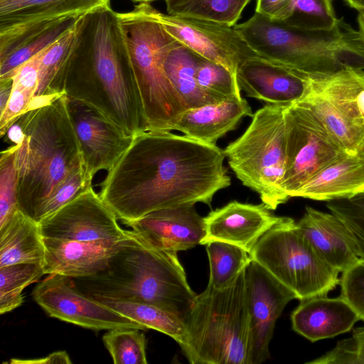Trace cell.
I'll list each match as a JSON object with an SVG mask.
<instances>
[{"label": "cell", "mask_w": 364, "mask_h": 364, "mask_svg": "<svg viewBox=\"0 0 364 364\" xmlns=\"http://www.w3.org/2000/svg\"><path fill=\"white\" fill-rule=\"evenodd\" d=\"M132 1L139 2V3H149L151 1H156V0H132Z\"/></svg>", "instance_id": "f907efd6"}, {"label": "cell", "mask_w": 364, "mask_h": 364, "mask_svg": "<svg viewBox=\"0 0 364 364\" xmlns=\"http://www.w3.org/2000/svg\"><path fill=\"white\" fill-rule=\"evenodd\" d=\"M328 209L350 232L360 259H364V191L348 198L328 201Z\"/></svg>", "instance_id": "f35d334b"}, {"label": "cell", "mask_w": 364, "mask_h": 364, "mask_svg": "<svg viewBox=\"0 0 364 364\" xmlns=\"http://www.w3.org/2000/svg\"><path fill=\"white\" fill-rule=\"evenodd\" d=\"M251 0H165L168 14L234 26Z\"/></svg>", "instance_id": "4dcf8cb0"}, {"label": "cell", "mask_w": 364, "mask_h": 364, "mask_svg": "<svg viewBox=\"0 0 364 364\" xmlns=\"http://www.w3.org/2000/svg\"><path fill=\"white\" fill-rule=\"evenodd\" d=\"M196 79L205 93L219 101L242 98L237 76L222 65L203 57L197 67Z\"/></svg>", "instance_id": "d590c367"}, {"label": "cell", "mask_w": 364, "mask_h": 364, "mask_svg": "<svg viewBox=\"0 0 364 364\" xmlns=\"http://www.w3.org/2000/svg\"><path fill=\"white\" fill-rule=\"evenodd\" d=\"M341 273V296L364 322V259Z\"/></svg>", "instance_id": "60d3db41"}, {"label": "cell", "mask_w": 364, "mask_h": 364, "mask_svg": "<svg viewBox=\"0 0 364 364\" xmlns=\"http://www.w3.org/2000/svg\"><path fill=\"white\" fill-rule=\"evenodd\" d=\"M296 224L319 257L338 272H343L359 261L350 232L331 212L307 206Z\"/></svg>", "instance_id": "44dd1931"}, {"label": "cell", "mask_w": 364, "mask_h": 364, "mask_svg": "<svg viewBox=\"0 0 364 364\" xmlns=\"http://www.w3.org/2000/svg\"><path fill=\"white\" fill-rule=\"evenodd\" d=\"M152 13L181 44L201 57L228 68L237 76L239 65L258 55L240 32L227 24L198 18L165 14L152 6Z\"/></svg>", "instance_id": "4fadbf2b"}, {"label": "cell", "mask_w": 364, "mask_h": 364, "mask_svg": "<svg viewBox=\"0 0 364 364\" xmlns=\"http://www.w3.org/2000/svg\"><path fill=\"white\" fill-rule=\"evenodd\" d=\"M205 245L210 264L208 285L216 289L230 284L252 260L246 250L233 244L213 241Z\"/></svg>", "instance_id": "1f68e13d"}, {"label": "cell", "mask_w": 364, "mask_h": 364, "mask_svg": "<svg viewBox=\"0 0 364 364\" xmlns=\"http://www.w3.org/2000/svg\"><path fill=\"white\" fill-rule=\"evenodd\" d=\"M305 75L306 90L296 102L307 107L347 152L357 154L364 135V70Z\"/></svg>", "instance_id": "30bf717a"}, {"label": "cell", "mask_w": 364, "mask_h": 364, "mask_svg": "<svg viewBox=\"0 0 364 364\" xmlns=\"http://www.w3.org/2000/svg\"><path fill=\"white\" fill-rule=\"evenodd\" d=\"M337 18L332 0H294V12L284 22L290 26L312 30L330 29Z\"/></svg>", "instance_id": "74e56055"}, {"label": "cell", "mask_w": 364, "mask_h": 364, "mask_svg": "<svg viewBox=\"0 0 364 364\" xmlns=\"http://www.w3.org/2000/svg\"><path fill=\"white\" fill-rule=\"evenodd\" d=\"M245 278L250 318L249 364H259L269 358V345L277 320L296 296L254 260L246 267Z\"/></svg>", "instance_id": "9a60e30c"}, {"label": "cell", "mask_w": 364, "mask_h": 364, "mask_svg": "<svg viewBox=\"0 0 364 364\" xmlns=\"http://www.w3.org/2000/svg\"><path fill=\"white\" fill-rule=\"evenodd\" d=\"M18 145H11L0 156V228L18 208V171L16 152Z\"/></svg>", "instance_id": "8d00e7d4"}, {"label": "cell", "mask_w": 364, "mask_h": 364, "mask_svg": "<svg viewBox=\"0 0 364 364\" xmlns=\"http://www.w3.org/2000/svg\"><path fill=\"white\" fill-rule=\"evenodd\" d=\"M285 119L287 163L282 186L293 198L318 171L348 152L305 105H287Z\"/></svg>", "instance_id": "8fae6325"}, {"label": "cell", "mask_w": 364, "mask_h": 364, "mask_svg": "<svg viewBox=\"0 0 364 364\" xmlns=\"http://www.w3.org/2000/svg\"><path fill=\"white\" fill-rule=\"evenodd\" d=\"M92 186L39 223L43 237L118 241L127 235Z\"/></svg>", "instance_id": "5bb4252c"}, {"label": "cell", "mask_w": 364, "mask_h": 364, "mask_svg": "<svg viewBox=\"0 0 364 364\" xmlns=\"http://www.w3.org/2000/svg\"><path fill=\"white\" fill-rule=\"evenodd\" d=\"M92 186V181L87 178L84 166H79L58 187L50 197L42 211L41 220Z\"/></svg>", "instance_id": "ab89813d"}, {"label": "cell", "mask_w": 364, "mask_h": 364, "mask_svg": "<svg viewBox=\"0 0 364 364\" xmlns=\"http://www.w3.org/2000/svg\"><path fill=\"white\" fill-rule=\"evenodd\" d=\"M250 256L300 301L327 296L339 284L340 272L319 257L291 218L281 217L260 237Z\"/></svg>", "instance_id": "9c48e42d"}, {"label": "cell", "mask_w": 364, "mask_h": 364, "mask_svg": "<svg viewBox=\"0 0 364 364\" xmlns=\"http://www.w3.org/2000/svg\"><path fill=\"white\" fill-rule=\"evenodd\" d=\"M364 191V160L346 154L325 166L295 193L294 197L330 201Z\"/></svg>", "instance_id": "d4e9b609"}, {"label": "cell", "mask_w": 364, "mask_h": 364, "mask_svg": "<svg viewBox=\"0 0 364 364\" xmlns=\"http://www.w3.org/2000/svg\"><path fill=\"white\" fill-rule=\"evenodd\" d=\"M359 317L340 295L317 296L301 300L291 314L292 329L311 342L350 331Z\"/></svg>", "instance_id": "603a6c76"}, {"label": "cell", "mask_w": 364, "mask_h": 364, "mask_svg": "<svg viewBox=\"0 0 364 364\" xmlns=\"http://www.w3.org/2000/svg\"><path fill=\"white\" fill-rule=\"evenodd\" d=\"M200 57L180 43L164 56V70L186 110L220 102L205 93L198 83L196 70Z\"/></svg>", "instance_id": "4316f807"}, {"label": "cell", "mask_w": 364, "mask_h": 364, "mask_svg": "<svg viewBox=\"0 0 364 364\" xmlns=\"http://www.w3.org/2000/svg\"><path fill=\"white\" fill-rule=\"evenodd\" d=\"M80 17L57 21L19 42L0 59V80L13 78L23 64L57 41L75 26Z\"/></svg>", "instance_id": "83f0119b"}, {"label": "cell", "mask_w": 364, "mask_h": 364, "mask_svg": "<svg viewBox=\"0 0 364 364\" xmlns=\"http://www.w3.org/2000/svg\"><path fill=\"white\" fill-rule=\"evenodd\" d=\"M109 5L110 0H0V58L27 36L57 21Z\"/></svg>", "instance_id": "2e32d148"}, {"label": "cell", "mask_w": 364, "mask_h": 364, "mask_svg": "<svg viewBox=\"0 0 364 364\" xmlns=\"http://www.w3.org/2000/svg\"><path fill=\"white\" fill-rule=\"evenodd\" d=\"M67 107L87 178L109 171L132 143L133 136L87 105L67 97Z\"/></svg>", "instance_id": "e0dca14e"}, {"label": "cell", "mask_w": 364, "mask_h": 364, "mask_svg": "<svg viewBox=\"0 0 364 364\" xmlns=\"http://www.w3.org/2000/svg\"><path fill=\"white\" fill-rule=\"evenodd\" d=\"M352 336L358 343L360 364H364V326L354 328Z\"/></svg>", "instance_id": "bcb514c9"}, {"label": "cell", "mask_w": 364, "mask_h": 364, "mask_svg": "<svg viewBox=\"0 0 364 364\" xmlns=\"http://www.w3.org/2000/svg\"><path fill=\"white\" fill-rule=\"evenodd\" d=\"M308 363L360 364L357 341L353 336L340 341L332 350Z\"/></svg>", "instance_id": "b9f144b4"}, {"label": "cell", "mask_w": 364, "mask_h": 364, "mask_svg": "<svg viewBox=\"0 0 364 364\" xmlns=\"http://www.w3.org/2000/svg\"><path fill=\"white\" fill-rule=\"evenodd\" d=\"M45 274L43 265L20 263L0 267V314L19 307L23 302V291Z\"/></svg>", "instance_id": "836d02e7"}, {"label": "cell", "mask_w": 364, "mask_h": 364, "mask_svg": "<svg viewBox=\"0 0 364 364\" xmlns=\"http://www.w3.org/2000/svg\"><path fill=\"white\" fill-rule=\"evenodd\" d=\"M237 80L247 96L272 105L298 102L306 85L304 73L260 56L241 63L237 70Z\"/></svg>", "instance_id": "ffe728a7"}, {"label": "cell", "mask_w": 364, "mask_h": 364, "mask_svg": "<svg viewBox=\"0 0 364 364\" xmlns=\"http://www.w3.org/2000/svg\"><path fill=\"white\" fill-rule=\"evenodd\" d=\"M124 224L153 247L170 252L200 245L205 235V224L194 205L163 208Z\"/></svg>", "instance_id": "ac0fdd59"}, {"label": "cell", "mask_w": 364, "mask_h": 364, "mask_svg": "<svg viewBox=\"0 0 364 364\" xmlns=\"http://www.w3.org/2000/svg\"><path fill=\"white\" fill-rule=\"evenodd\" d=\"M44 238L46 274L72 279L92 276L106 269L118 241H75Z\"/></svg>", "instance_id": "7402d4cb"}, {"label": "cell", "mask_w": 364, "mask_h": 364, "mask_svg": "<svg viewBox=\"0 0 364 364\" xmlns=\"http://www.w3.org/2000/svg\"><path fill=\"white\" fill-rule=\"evenodd\" d=\"M287 105L267 104L257 110L245 132L223 150L237 178L272 210L290 198L282 186L287 163Z\"/></svg>", "instance_id": "ba28073f"}, {"label": "cell", "mask_w": 364, "mask_h": 364, "mask_svg": "<svg viewBox=\"0 0 364 364\" xmlns=\"http://www.w3.org/2000/svg\"><path fill=\"white\" fill-rule=\"evenodd\" d=\"M246 267L228 287L196 296L179 344L190 363L249 364Z\"/></svg>", "instance_id": "8992f818"}, {"label": "cell", "mask_w": 364, "mask_h": 364, "mask_svg": "<svg viewBox=\"0 0 364 364\" xmlns=\"http://www.w3.org/2000/svg\"><path fill=\"white\" fill-rule=\"evenodd\" d=\"M43 50L23 64L12 78L11 97L4 112L0 115L1 137H4L16 118L30 110L38 87L39 65Z\"/></svg>", "instance_id": "f546056e"}, {"label": "cell", "mask_w": 364, "mask_h": 364, "mask_svg": "<svg viewBox=\"0 0 364 364\" xmlns=\"http://www.w3.org/2000/svg\"><path fill=\"white\" fill-rule=\"evenodd\" d=\"M225 159L215 144L168 131H142L107 171L99 195L123 223L159 209L210 205L231 183Z\"/></svg>", "instance_id": "6da1fadb"}, {"label": "cell", "mask_w": 364, "mask_h": 364, "mask_svg": "<svg viewBox=\"0 0 364 364\" xmlns=\"http://www.w3.org/2000/svg\"><path fill=\"white\" fill-rule=\"evenodd\" d=\"M26 121L27 112L16 118L6 131L4 136L11 145H19L23 141Z\"/></svg>", "instance_id": "7bdbcfd3"}, {"label": "cell", "mask_w": 364, "mask_h": 364, "mask_svg": "<svg viewBox=\"0 0 364 364\" xmlns=\"http://www.w3.org/2000/svg\"><path fill=\"white\" fill-rule=\"evenodd\" d=\"M10 363L14 364H52V363H66L70 364L72 361L65 351H57L49 354L45 358L40 359H30V360H21L12 359L9 361Z\"/></svg>", "instance_id": "ee69618b"}, {"label": "cell", "mask_w": 364, "mask_h": 364, "mask_svg": "<svg viewBox=\"0 0 364 364\" xmlns=\"http://www.w3.org/2000/svg\"><path fill=\"white\" fill-rule=\"evenodd\" d=\"M46 247L39 223L16 210L0 228V267L44 264Z\"/></svg>", "instance_id": "484cf974"}, {"label": "cell", "mask_w": 364, "mask_h": 364, "mask_svg": "<svg viewBox=\"0 0 364 364\" xmlns=\"http://www.w3.org/2000/svg\"><path fill=\"white\" fill-rule=\"evenodd\" d=\"M33 300L52 317L96 331L143 326L81 291L70 277L48 274L33 289Z\"/></svg>", "instance_id": "7c38bea8"}, {"label": "cell", "mask_w": 364, "mask_h": 364, "mask_svg": "<svg viewBox=\"0 0 364 364\" xmlns=\"http://www.w3.org/2000/svg\"><path fill=\"white\" fill-rule=\"evenodd\" d=\"M73 279L78 289L91 297L152 304L183 321L197 296L177 253L156 248L128 230L117 243L106 269Z\"/></svg>", "instance_id": "3957f363"}, {"label": "cell", "mask_w": 364, "mask_h": 364, "mask_svg": "<svg viewBox=\"0 0 364 364\" xmlns=\"http://www.w3.org/2000/svg\"><path fill=\"white\" fill-rule=\"evenodd\" d=\"M76 25L77 23L73 28L43 50L39 65L38 87L30 109L43 106L60 97L51 95V87L73 45Z\"/></svg>", "instance_id": "d6a6232c"}, {"label": "cell", "mask_w": 364, "mask_h": 364, "mask_svg": "<svg viewBox=\"0 0 364 364\" xmlns=\"http://www.w3.org/2000/svg\"><path fill=\"white\" fill-rule=\"evenodd\" d=\"M252 115V109L244 98L225 100L185 110L175 130L195 140L215 144L220 137L234 130L242 117Z\"/></svg>", "instance_id": "cb8c5ba5"}, {"label": "cell", "mask_w": 364, "mask_h": 364, "mask_svg": "<svg viewBox=\"0 0 364 364\" xmlns=\"http://www.w3.org/2000/svg\"><path fill=\"white\" fill-rule=\"evenodd\" d=\"M13 86V79L0 80V115H1L11 97Z\"/></svg>", "instance_id": "f6af8a7d"}, {"label": "cell", "mask_w": 364, "mask_h": 364, "mask_svg": "<svg viewBox=\"0 0 364 364\" xmlns=\"http://www.w3.org/2000/svg\"><path fill=\"white\" fill-rule=\"evenodd\" d=\"M280 218L263 203L254 205L234 200L204 218L205 235L200 245L221 241L239 246L250 254Z\"/></svg>", "instance_id": "d6986e66"}, {"label": "cell", "mask_w": 364, "mask_h": 364, "mask_svg": "<svg viewBox=\"0 0 364 364\" xmlns=\"http://www.w3.org/2000/svg\"><path fill=\"white\" fill-rule=\"evenodd\" d=\"M50 92L87 105L129 135L145 131L141 99L118 13L110 5L79 18L73 45Z\"/></svg>", "instance_id": "7a4b0ae2"}, {"label": "cell", "mask_w": 364, "mask_h": 364, "mask_svg": "<svg viewBox=\"0 0 364 364\" xmlns=\"http://www.w3.org/2000/svg\"><path fill=\"white\" fill-rule=\"evenodd\" d=\"M234 26L258 55L298 72L328 73L346 67L364 70V39L343 18L330 29L312 30L255 12Z\"/></svg>", "instance_id": "5b68a950"}, {"label": "cell", "mask_w": 364, "mask_h": 364, "mask_svg": "<svg viewBox=\"0 0 364 364\" xmlns=\"http://www.w3.org/2000/svg\"><path fill=\"white\" fill-rule=\"evenodd\" d=\"M140 3L118 13L143 107L145 130L173 131L186 110L163 68L166 52L179 43L152 13Z\"/></svg>", "instance_id": "52a82bcc"}, {"label": "cell", "mask_w": 364, "mask_h": 364, "mask_svg": "<svg viewBox=\"0 0 364 364\" xmlns=\"http://www.w3.org/2000/svg\"><path fill=\"white\" fill-rule=\"evenodd\" d=\"M349 6L360 11L364 10V0H343Z\"/></svg>", "instance_id": "7dc6e473"}, {"label": "cell", "mask_w": 364, "mask_h": 364, "mask_svg": "<svg viewBox=\"0 0 364 364\" xmlns=\"http://www.w3.org/2000/svg\"><path fill=\"white\" fill-rule=\"evenodd\" d=\"M357 154L364 160V135L357 151Z\"/></svg>", "instance_id": "681fc988"}, {"label": "cell", "mask_w": 364, "mask_h": 364, "mask_svg": "<svg viewBox=\"0 0 364 364\" xmlns=\"http://www.w3.org/2000/svg\"><path fill=\"white\" fill-rule=\"evenodd\" d=\"M16 152L18 208L38 223L47 201L82 159L63 94L27 112Z\"/></svg>", "instance_id": "277c9868"}, {"label": "cell", "mask_w": 364, "mask_h": 364, "mask_svg": "<svg viewBox=\"0 0 364 364\" xmlns=\"http://www.w3.org/2000/svg\"><path fill=\"white\" fill-rule=\"evenodd\" d=\"M94 299L146 328H151L170 336L178 344L183 339L184 321L161 308L142 302L118 301L102 297Z\"/></svg>", "instance_id": "f1b7e54d"}, {"label": "cell", "mask_w": 364, "mask_h": 364, "mask_svg": "<svg viewBox=\"0 0 364 364\" xmlns=\"http://www.w3.org/2000/svg\"><path fill=\"white\" fill-rule=\"evenodd\" d=\"M358 30L364 39V10L358 11Z\"/></svg>", "instance_id": "c3c4849f"}, {"label": "cell", "mask_w": 364, "mask_h": 364, "mask_svg": "<svg viewBox=\"0 0 364 364\" xmlns=\"http://www.w3.org/2000/svg\"><path fill=\"white\" fill-rule=\"evenodd\" d=\"M137 328H117L102 337L115 364H146V338Z\"/></svg>", "instance_id": "e575fe53"}]
</instances>
